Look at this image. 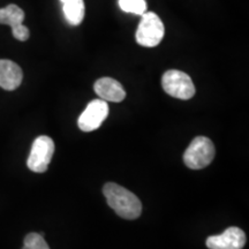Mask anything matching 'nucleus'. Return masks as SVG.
<instances>
[{"label": "nucleus", "instance_id": "f257e3e1", "mask_svg": "<svg viewBox=\"0 0 249 249\" xmlns=\"http://www.w3.org/2000/svg\"><path fill=\"white\" fill-rule=\"evenodd\" d=\"M105 198L110 207L124 219H136L142 213V203L139 197L128 189L114 182H107L103 187Z\"/></svg>", "mask_w": 249, "mask_h": 249}, {"label": "nucleus", "instance_id": "f03ea898", "mask_svg": "<svg viewBox=\"0 0 249 249\" xmlns=\"http://www.w3.org/2000/svg\"><path fill=\"white\" fill-rule=\"evenodd\" d=\"M214 154L216 150L213 141L205 136H197L186 149L183 154V161L188 169L202 170L211 164Z\"/></svg>", "mask_w": 249, "mask_h": 249}, {"label": "nucleus", "instance_id": "7ed1b4c3", "mask_svg": "<svg viewBox=\"0 0 249 249\" xmlns=\"http://www.w3.org/2000/svg\"><path fill=\"white\" fill-rule=\"evenodd\" d=\"M141 17L135 35L136 42L144 48H155L164 37V23L161 22L160 18L152 12H145Z\"/></svg>", "mask_w": 249, "mask_h": 249}, {"label": "nucleus", "instance_id": "20e7f679", "mask_svg": "<svg viewBox=\"0 0 249 249\" xmlns=\"http://www.w3.org/2000/svg\"><path fill=\"white\" fill-rule=\"evenodd\" d=\"M161 87L167 95L174 98L191 99L195 95V86L191 76L181 71L170 70L161 77Z\"/></svg>", "mask_w": 249, "mask_h": 249}, {"label": "nucleus", "instance_id": "39448f33", "mask_svg": "<svg viewBox=\"0 0 249 249\" xmlns=\"http://www.w3.org/2000/svg\"><path fill=\"white\" fill-rule=\"evenodd\" d=\"M54 152V142L49 136H38L33 143L27 165L29 170L36 173H43L48 170Z\"/></svg>", "mask_w": 249, "mask_h": 249}, {"label": "nucleus", "instance_id": "423d86ee", "mask_svg": "<svg viewBox=\"0 0 249 249\" xmlns=\"http://www.w3.org/2000/svg\"><path fill=\"white\" fill-rule=\"evenodd\" d=\"M108 116V105L103 99H93L77 119V126L82 132H92L102 126Z\"/></svg>", "mask_w": 249, "mask_h": 249}, {"label": "nucleus", "instance_id": "0eeeda50", "mask_svg": "<svg viewBox=\"0 0 249 249\" xmlns=\"http://www.w3.org/2000/svg\"><path fill=\"white\" fill-rule=\"evenodd\" d=\"M205 245L209 249H242L246 245V234L241 229L232 226L222 234L209 236Z\"/></svg>", "mask_w": 249, "mask_h": 249}, {"label": "nucleus", "instance_id": "6e6552de", "mask_svg": "<svg viewBox=\"0 0 249 249\" xmlns=\"http://www.w3.org/2000/svg\"><path fill=\"white\" fill-rule=\"evenodd\" d=\"M95 92L105 102L120 103L126 98V91L117 80L112 77H102L93 86Z\"/></svg>", "mask_w": 249, "mask_h": 249}, {"label": "nucleus", "instance_id": "1a4fd4ad", "mask_svg": "<svg viewBox=\"0 0 249 249\" xmlns=\"http://www.w3.org/2000/svg\"><path fill=\"white\" fill-rule=\"evenodd\" d=\"M23 73L21 67L14 61L0 59V87L2 89L15 90L22 82Z\"/></svg>", "mask_w": 249, "mask_h": 249}, {"label": "nucleus", "instance_id": "9d476101", "mask_svg": "<svg viewBox=\"0 0 249 249\" xmlns=\"http://www.w3.org/2000/svg\"><path fill=\"white\" fill-rule=\"evenodd\" d=\"M65 18L71 26H79L85 18L86 7L83 0H60Z\"/></svg>", "mask_w": 249, "mask_h": 249}, {"label": "nucleus", "instance_id": "9b49d317", "mask_svg": "<svg viewBox=\"0 0 249 249\" xmlns=\"http://www.w3.org/2000/svg\"><path fill=\"white\" fill-rule=\"evenodd\" d=\"M24 20V12L18 6L12 4L7 7L0 8V23L7 24L12 28L22 24Z\"/></svg>", "mask_w": 249, "mask_h": 249}, {"label": "nucleus", "instance_id": "f8f14e48", "mask_svg": "<svg viewBox=\"0 0 249 249\" xmlns=\"http://www.w3.org/2000/svg\"><path fill=\"white\" fill-rule=\"evenodd\" d=\"M119 6L126 13L142 15L147 12L145 0H119Z\"/></svg>", "mask_w": 249, "mask_h": 249}, {"label": "nucleus", "instance_id": "ddd939ff", "mask_svg": "<svg viewBox=\"0 0 249 249\" xmlns=\"http://www.w3.org/2000/svg\"><path fill=\"white\" fill-rule=\"evenodd\" d=\"M22 249H50L46 244L44 236L39 233H29L24 238V245Z\"/></svg>", "mask_w": 249, "mask_h": 249}, {"label": "nucleus", "instance_id": "4468645a", "mask_svg": "<svg viewBox=\"0 0 249 249\" xmlns=\"http://www.w3.org/2000/svg\"><path fill=\"white\" fill-rule=\"evenodd\" d=\"M12 33H13V36L17 38L18 40H21V42H24L29 38L30 33L29 29L23 24H18V26H15L12 28Z\"/></svg>", "mask_w": 249, "mask_h": 249}]
</instances>
